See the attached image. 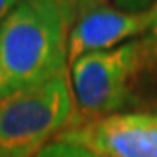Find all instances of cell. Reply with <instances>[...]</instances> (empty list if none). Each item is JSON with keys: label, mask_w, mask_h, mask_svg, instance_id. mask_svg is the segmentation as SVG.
<instances>
[{"label": "cell", "mask_w": 157, "mask_h": 157, "mask_svg": "<svg viewBox=\"0 0 157 157\" xmlns=\"http://www.w3.org/2000/svg\"><path fill=\"white\" fill-rule=\"evenodd\" d=\"M77 17L58 0H21L0 25V98L68 72Z\"/></svg>", "instance_id": "obj_1"}, {"label": "cell", "mask_w": 157, "mask_h": 157, "mask_svg": "<svg viewBox=\"0 0 157 157\" xmlns=\"http://www.w3.org/2000/svg\"><path fill=\"white\" fill-rule=\"evenodd\" d=\"M77 121L68 72L0 98V157H37Z\"/></svg>", "instance_id": "obj_2"}, {"label": "cell", "mask_w": 157, "mask_h": 157, "mask_svg": "<svg viewBox=\"0 0 157 157\" xmlns=\"http://www.w3.org/2000/svg\"><path fill=\"white\" fill-rule=\"evenodd\" d=\"M141 67L138 40L75 59L70 65V80L78 121L110 115L124 107L131 80Z\"/></svg>", "instance_id": "obj_3"}, {"label": "cell", "mask_w": 157, "mask_h": 157, "mask_svg": "<svg viewBox=\"0 0 157 157\" xmlns=\"http://www.w3.org/2000/svg\"><path fill=\"white\" fill-rule=\"evenodd\" d=\"M56 140L101 157H157V113H110L78 121Z\"/></svg>", "instance_id": "obj_4"}, {"label": "cell", "mask_w": 157, "mask_h": 157, "mask_svg": "<svg viewBox=\"0 0 157 157\" xmlns=\"http://www.w3.org/2000/svg\"><path fill=\"white\" fill-rule=\"evenodd\" d=\"M157 21V4L140 12L101 6L77 19L70 33L68 59H75L94 51H107L138 40Z\"/></svg>", "instance_id": "obj_5"}, {"label": "cell", "mask_w": 157, "mask_h": 157, "mask_svg": "<svg viewBox=\"0 0 157 157\" xmlns=\"http://www.w3.org/2000/svg\"><path fill=\"white\" fill-rule=\"evenodd\" d=\"M37 157H101V155L87 150L84 147L54 140V141H51Z\"/></svg>", "instance_id": "obj_6"}, {"label": "cell", "mask_w": 157, "mask_h": 157, "mask_svg": "<svg viewBox=\"0 0 157 157\" xmlns=\"http://www.w3.org/2000/svg\"><path fill=\"white\" fill-rule=\"evenodd\" d=\"M138 47H140L143 67L157 65V21L152 25L150 30L143 37L138 39Z\"/></svg>", "instance_id": "obj_7"}, {"label": "cell", "mask_w": 157, "mask_h": 157, "mask_svg": "<svg viewBox=\"0 0 157 157\" xmlns=\"http://www.w3.org/2000/svg\"><path fill=\"white\" fill-rule=\"evenodd\" d=\"M58 2H61L63 6L68 7L73 12V16L77 17V19H80V17L84 16V14H87L89 11H93L96 7L105 6L107 0H58Z\"/></svg>", "instance_id": "obj_8"}, {"label": "cell", "mask_w": 157, "mask_h": 157, "mask_svg": "<svg viewBox=\"0 0 157 157\" xmlns=\"http://www.w3.org/2000/svg\"><path fill=\"white\" fill-rule=\"evenodd\" d=\"M157 4V0H115V6L122 11H131V12H140L145 11L148 7Z\"/></svg>", "instance_id": "obj_9"}, {"label": "cell", "mask_w": 157, "mask_h": 157, "mask_svg": "<svg viewBox=\"0 0 157 157\" xmlns=\"http://www.w3.org/2000/svg\"><path fill=\"white\" fill-rule=\"evenodd\" d=\"M21 0H0V25L6 21V17L14 11V7L19 4Z\"/></svg>", "instance_id": "obj_10"}]
</instances>
